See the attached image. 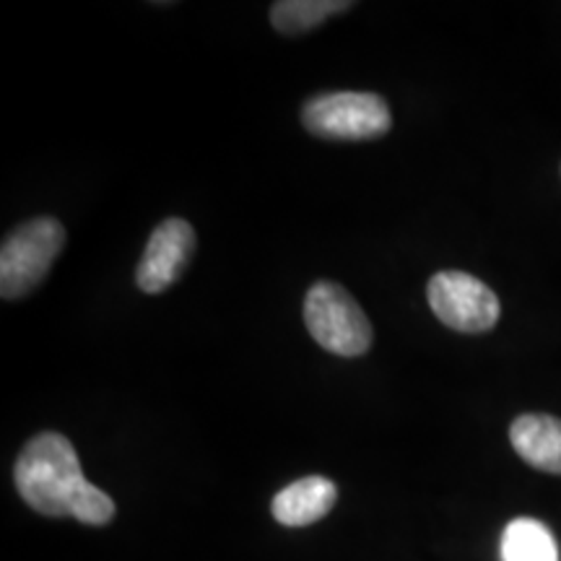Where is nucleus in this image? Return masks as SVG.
I'll return each mask as SVG.
<instances>
[{
  "label": "nucleus",
  "mask_w": 561,
  "mask_h": 561,
  "mask_svg": "<svg viewBox=\"0 0 561 561\" xmlns=\"http://www.w3.org/2000/svg\"><path fill=\"white\" fill-rule=\"evenodd\" d=\"M13 479L21 500L45 517H76L83 525H107L115 517V502L83 479L76 447L58 432L26 442Z\"/></svg>",
  "instance_id": "1"
},
{
  "label": "nucleus",
  "mask_w": 561,
  "mask_h": 561,
  "mask_svg": "<svg viewBox=\"0 0 561 561\" xmlns=\"http://www.w3.org/2000/svg\"><path fill=\"white\" fill-rule=\"evenodd\" d=\"M66 244V229L53 216H37L11 231L0 248V294L21 299L32 294L50 273Z\"/></svg>",
  "instance_id": "2"
},
{
  "label": "nucleus",
  "mask_w": 561,
  "mask_h": 561,
  "mask_svg": "<svg viewBox=\"0 0 561 561\" xmlns=\"http://www.w3.org/2000/svg\"><path fill=\"white\" fill-rule=\"evenodd\" d=\"M307 331L335 356H364L371 346V325L351 294L335 280H318L305 297Z\"/></svg>",
  "instance_id": "3"
},
{
  "label": "nucleus",
  "mask_w": 561,
  "mask_h": 561,
  "mask_svg": "<svg viewBox=\"0 0 561 561\" xmlns=\"http://www.w3.org/2000/svg\"><path fill=\"white\" fill-rule=\"evenodd\" d=\"M301 125L325 140H375L390 130L392 117L375 91H328L301 107Z\"/></svg>",
  "instance_id": "4"
},
{
  "label": "nucleus",
  "mask_w": 561,
  "mask_h": 561,
  "mask_svg": "<svg viewBox=\"0 0 561 561\" xmlns=\"http://www.w3.org/2000/svg\"><path fill=\"white\" fill-rule=\"evenodd\" d=\"M432 312L458 333H486L500 320V299L471 273L442 271L426 286Z\"/></svg>",
  "instance_id": "5"
},
{
  "label": "nucleus",
  "mask_w": 561,
  "mask_h": 561,
  "mask_svg": "<svg viewBox=\"0 0 561 561\" xmlns=\"http://www.w3.org/2000/svg\"><path fill=\"white\" fill-rule=\"evenodd\" d=\"M195 255V229L185 219H164L151 231L144 257L136 268L140 291L159 294L178 280Z\"/></svg>",
  "instance_id": "6"
},
{
  "label": "nucleus",
  "mask_w": 561,
  "mask_h": 561,
  "mask_svg": "<svg viewBox=\"0 0 561 561\" xmlns=\"http://www.w3.org/2000/svg\"><path fill=\"white\" fill-rule=\"evenodd\" d=\"M339 500V489L325 476H307L273 496V517L286 528H307L322 520Z\"/></svg>",
  "instance_id": "7"
},
{
  "label": "nucleus",
  "mask_w": 561,
  "mask_h": 561,
  "mask_svg": "<svg viewBox=\"0 0 561 561\" xmlns=\"http://www.w3.org/2000/svg\"><path fill=\"white\" fill-rule=\"evenodd\" d=\"M510 442L528 466L561 476V419L549 413H523L512 421Z\"/></svg>",
  "instance_id": "8"
},
{
  "label": "nucleus",
  "mask_w": 561,
  "mask_h": 561,
  "mask_svg": "<svg viewBox=\"0 0 561 561\" xmlns=\"http://www.w3.org/2000/svg\"><path fill=\"white\" fill-rule=\"evenodd\" d=\"M502 561H559L557 538L536 517H517L502 533Z\"/></svg>",
  "instance_id": "9"
},
{
  "label": "nucleus",
  "mask_w": 561,
  "mask_h": 561,
  "mask_svg": "<svg viewBox=\"0 0 561 561\" xmlns=\"http://www.w3.org/2000/svg\"><path fill=\"white\" fill-rule=\"evenodd\" d=\"M348 9H354V3H346V0H280L271 5V21L276 32L297 37Z\"/></svg>",
  "instance_id": "10"
}]
</instances>
